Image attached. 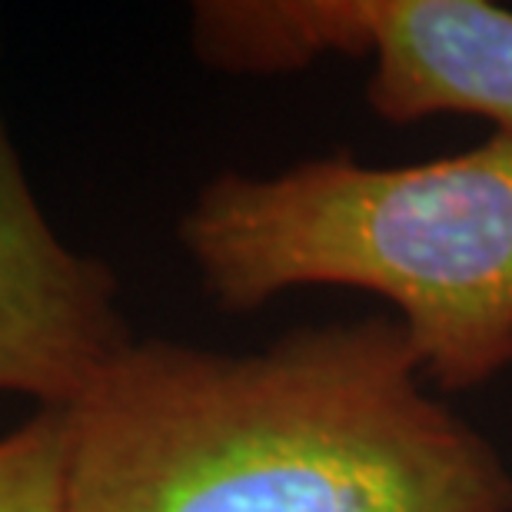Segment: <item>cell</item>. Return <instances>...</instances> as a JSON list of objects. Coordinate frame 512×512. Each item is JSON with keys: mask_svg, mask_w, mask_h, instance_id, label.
I'll list each match as a JSON object with an SVG mask.
<instances>
[{"mask_svg": "<svg viewBox=\"0 0 512 512\" xmlns=\"http://www.w3.org/2000/svg\"><path fill=\"white\" fill-rule=\"evenodd\" d=\"M64 419V512H512L393 316L256 353L130 340Z\"/></svg>", "mask_w": 512, "mask_h": 512, "instance_id": "1", "label": "cell"}, {"mask_svg": "<svg viewBox=\"0 0 512 512\" xmlns=\"http://www.w3.org/2000/svg\"><path fill=\"white\" fill-rule=\"evenodd\" d=\"M180 243L220 310L300 286L383 296L443 393L512 366V130L403 167L333 153L220 173L183 213Z\"/></svg>", "mask_w": 512, "mask_h": 512, "instance_id": "2", "label": "cell"}, {"mask_svg": "<svg viewBox=\"0 0 512 512\" xmlns=\"http://www.w3.org/2000/svg\"><path fill=\"white\" fill-rule=\"evenodd\" d=\"M190 24L217 70L370 57L366 100L389 124L466 114L512 130V10L489 0H207Z\"/></svg>", "mask_w": 512, "mask_h": 512, "instance_id": "3", "label": "cell"}, {"mask_svg": "<svg viewBox=\"0 0 512 512\" xmlns=\"http://www.w3.org/2000/svg\"><path fill=\"white\" fill-rule=\"evenodd\" d=\"M130 340L114 273L50 227L0 110V393L70 409Z\"/></svg>", "mask_w": 512, "mask_h": 512, "instance_id": "4", "label": "cell"}, {"mask_svg": "<svg viewBox=\"0 0 512 512\" xmlns=\"http://www.w3.org/2000/svg\"><path fill=\"white\" fill-rule=\"evenodd\" d=\"M67 419L64 409H37L0 436V512H64Z\"/></svg>", "mask_w": 512, "mask_h": 512, "instance_id": "5", "label": "cell"}]
</instances>
